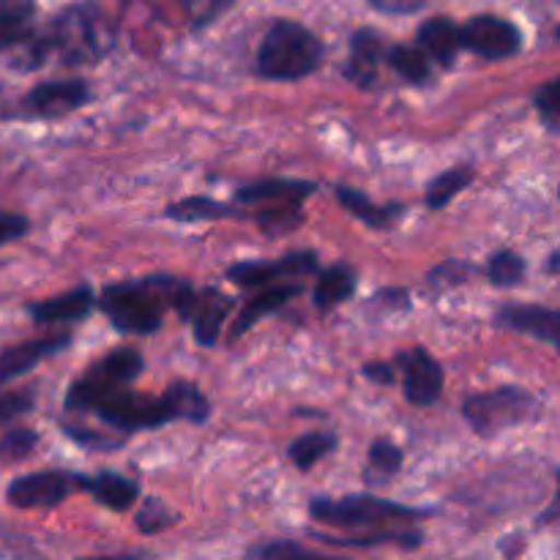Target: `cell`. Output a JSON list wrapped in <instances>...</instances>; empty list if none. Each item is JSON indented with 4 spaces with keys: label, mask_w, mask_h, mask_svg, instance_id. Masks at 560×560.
Listing matches in <instances>:
<instances>
[{
    "label": "cell",
    "mask_w": 560,
    "mask_h": 560,
    "mask_svg": "<svg viewBox=\"0 0 560 560\" xmlns=\"http://www.w3.org/2000/svg\"><path fill=\"white\" fill-rule=\"evenodd\" d=\"M310 514L315 523L342 530L339 536L317 534V539L334 541L342 547H402L416 550L421 545V530L413 528V520L424 517L421 509L402 506V503L383 501L375 495H348L339 501L315 498L310 503Z\"/></svg>",
    "instance_id": "obj_1"
},
{
    "label": "cell",
    "mask_w": 560,
    "mask_h": 560,
    "mask_svg": "<svg viewBox=\"0 0 560 560\" xmlns=\"http://www.w3.org/2000/svg\"><path fill=\"white\" fill-rule=\"evenodd\" d=\"M191 284L175 277H145L137 282H118L102 290L98 306L118 331L153 334L164 320V312L178 310Z\"/></svg>",
    "instance_id": "obj_2"
},
{
    "label": "cell",
    "mask_w": 560,
    "mask_h": 560,
    "mask_svg": "<svg viewBox=\"0 0 560 560\" xmlns=\"http://www.w3.org/2000/svg\"><path fill=\"white\" fill-rule=\"evenodd\" d=\"M31 66L58 58L63 66H91L113 47V27L93 5H71L55 16L42 38H31Z\"/></svg>",
    "instance_id": "obj_3"
},
{
    "label": "cell",
    "mask_w": 560,
    "mask_h": 560,
    "mask_svg": "<svg viewBox=\"0 0 560 560\" xmlns=\"http://www.w3.org/2000/svg\"><path fill=\"white\" fill-rule=\"evenodd\" d=\"M323 44L299 22H277L266 33L257 52V71L268 80L293 82L310 77L320 66Z\"/></svg>",
    "instance_id": "obj_4"
},
{
    "label": "cell",
    "mask_w": 560,
    "mask_h": 560,
    "mask_svg": "<svg viewBox=\"0 0 560 560\" xmlns=\"http://www.w3.org/2000/svg\"><path fill=\"white\" fill-rule=\"evenodd\" d=\"M465 421L479 432L481 438L501 435L503 430H512V427L528 424L541 416V402L528 394L525 388L506 386L498 388V392L476 394L465 402L463 408Z\"/></svg>",
    "instance_id": "obj_5"
},
{
    "label": "cell",
    "mask_w": 560,
    "mask_h": 560,
    "mask_svg": "<svg viewBox=\"0 0 560 560\" xmlns=\"http://www.w3.org/2000/svg\"><path fill=\"white\" fill-rule=\"evenodd\" d=\"M142 372V355L131 348H118L109 355H104L98 364L88 370L85 377L71 383L69 394H66V408L71 413H88L96 408L102 399L113 397L115 392L129 386L137 381Z\"/></svg>",
    "instance_id": "obj_6"
},
{
    "label": "cell",
    "mask_w": 560,
    "mask_h": 560,
    "mask_svg": "<svg viewBox=\"0 0 560 560\" xmlns=\"http://www.w3.org/2000/svg\"><path fill=\"white\" fill-rule=\"evenodd\" d=\"M93 413L102 421H107L109 427L126 432L137 430H153V427H162L167 421H175L170 413V405L164 397H145V394H135L129 388H120L113 397L102 399V402L93 408Z\"/></svg>",
    "instance_id": "obj_7"
},
{
    "label": "cell",
    "mask_w": 560,
    "mask_h": 560,
    "mask_svg": "<svg viewBox=\"0 0 560 560\" xmlns=\"http://www.w3.org/2000/svg\"><path fill=\"white\" fill-rule=\"evenodd\" d=\"M230 306H233V301H230L224 293H219V290L191 288L189 295L180 301V306L175 312H178L186 323H191V328H195V339L202 345V348H213L219 334H222L224 320H228L230 315Z\"/></svg>",
    "instance_id": "obj_8"
},
{
    "label": "cell",
    "mask_w": 560,
    "mask_h": 560,
    "mask_svg": "<svg viewBox=\"0 0 560 560\" xmlns=\"http://www.w3.org/2000/svg\"><path fill=\"white\" fill-rule=\"evenodd\" d=\"M459 47L487 60H501L520 49V31L501 16H474L468 25L459 27Z\"/></svg>",
    "instance_id": "obj_9"
},
{
    "label": "cell",
    "mask_w": 560,
    "mask_h": 560,
    "mask_svg": "<svg viewBox=\"0 0 560 560\" xmlns=\"http://www.w3.org/2000/svg\"><path fill=\"white\" fill-rule=\"evenodd\" d=\"M77 487V476L58 474V470H44L14 479L5 490L11 506L16 509H49L58 506L66 495Z\"/></svg>",
    "instance_id": "obj_10"
},
{
    "label": "cell",
    "mask_w": 560,
    "mask_h": 560,
    "mask_svg": "<svg viewBox=\"0 0 560 560\" xmlns=\"http://www.w3.org/2000/svg\"><path fill=\"white\" fill-rule=\"evenodd\" d=\"M317 271V255L315 252H293L284 255L277 262H260V260H246L238 266L228 268V279H233L241 288H266V284L277 282L284 277H306V273Z\"/></svg>",
    "instance_id": "obj_11"
},
{
    "label": "cell",
    "mask_w": 560,
    "mask_h": 560,
    "mask_svg": "<svg viewBox=\"0 0 560 560\" xmlns=\"http://www.w3.org/2000/svg\"><path fill=\"white\" fill-rule=\"evenodd\" d=\"M399 366L405 372V397L410 405H435L443 392V370L424 348L405 350L397 355Z\"/></svg>",
    "instance_id": "obj_12"
},
{
    "label": "cell",
    "mask_w": 560,
    "mask_h": 560,
    "mask_svg": "<svg viewBox=\"0 0 560 560\" xmlns=\"http://www.w3.org/2000/svg\"><path fill=\"white\" fill-rule=\"evenodd\" d=\"M88 102V85L82 80H63V82H44V85L33 88L25 96L22 107L27 115L36 118H55V115H66L71 109L82 107Z\"/></svg>",
    "instance_id": "obj_13"
},
{
    "label": "cell",
    "mask_w": 560,
    "mask_h": 560,
    "mask_svg": "<svg viewBox=\"0 0 560 560\" xmlns=\"http://www.w3.org/2000/svg\"><path fill=\"white\" fill-rule=\"evenodd\" d=\"M495 323L501 328L530 334V337L541 339V342L552 345V348L560 345V315L556 310H545V306L534 304H509L498 312Z\"/></svg>",
    "instance_id": "obj_14"
},
{
    "label": "cell",
    "mask_w": 560,
    "mask_h": 560,
    "mask_svg": "<svg viewBox=\"0 0 560 560\" xmlns=\"http://www.w3.org/2000/svg\"><path fill=\"white\" fill-rule=\"evenodd\" d=\"M69 342V334H55V337L33 339V342H22L16 345V348L3 350V353H0V383L25 375V372H31L38 361L49 359V355L63 350Z\"/></svg>",
    "instance_id": "obj_15"
},
{
    "label": "cell",
    "mask_w": 560,
    "mask_h": 560,
    "mask_svg": "<svg viewBox=\"0 0 560 560\" xmlns=\"http://www.w3.org/2000/svg\"><path fill=\"white\" fill-rule=\"evenodd\" d=\"M317 186L312 180H290V178H268L257 184L241 186V202H268V206H301L310 195H315Z\"/></svg>",
    "instance_id": "obj_16"
},
{
    "label": "cell",
    "mask_w": 560,
    "mask_h": 560,
    "mask_svg": "<svg viewBox=\"0 0 560 560\" xmlns=\"http://www.w3.org/2000/svg\"><path fill=\"white\" fill-rule=\"evenodd\" d=\"M93 306H96V295H93L91 288L82 284V288L69 290L63 295L31 304V317L36 323H71L82 320Z\"/></svg>",
    "instance_id": "obj_17"
},
{
    "label": "cell",
    "mask_w": 560,
    "mask_h": 560,
    "mask_svg": "<svg viewBox=\"0 0 560 560\" xmlns=\"http://www.w3.org/2000/svg\"><path fill=\"white\" fill-rule=\"evenodd\" d=\"M77 487L85 490L88 495L96 498L102 506L113 509V512H124V509H129L131 503L137 501V495H140V487H137L135 481L126 479V476L120 474H109V470L91 476V479H88V476H77Z\"/></svg>",
    "instance_id": "obj_18"
},
{
    "label": "cell",
    "mask_w": 560,
    "mask_h": 560,
    "mask_svg": "<svg viewBox=\"0 0 560 560\" xmlns=\"http://www.w3.org/2000/svg\"><path fill=\"white\" fill-rule=\"evenodd\" d=\"M383 55H386V47H383V38L377 36V33H355L353 47H350V60L348 66H345V74H348L355 85H372V80L377 77V69H381Z\"/></svg>",
    "instance_id": "obj_19"
},
{
    "label": "cell",
    "mask_w": 560,
    "mask_h": 560,
    "mask_svg": "<svg viewBox=\"0 0 560 560\" xmlns=\"http://www.w3.org/2000/svg\"><path fill=\"white\" fill-rule=\"evenodd\" d=\"M299 290H301V284H277V288H266L262 293H257L255 299H252L249 304L241 310L238 320H235L233 331H230V342H235V339L244 337V334L249 331V328L255 326L260 317H266V315H271V312L282 310V306L288 304L293 295H299Z\"/></svg>",
    "instance_id": "obj_20"
},
{
    "label": "cell",
    "mask_w": 560,
    "mask_h": 560,
    "mask_svg": "<svg viewBox=\"0 0 560 560\" xmlns=\"http://www.w3.org/2000/svg\"><path fill=\"white\" fill-rule=\"evenodd\" d=\"M419 49L441 66H452L459 49V27L446 16H438L421 25Z\"/></svg>",
    "instance_id": "obj_21"
},
{
    "label": "cell",
    "mask_w": 560,
    "mask_h": 560,
    "mask_svg": "<svg viewBox=\"0 0 560 560\" xmlns=\"http://www.w3.org/2000/svg\"><path fill=\"white\" fill-rule=\"evenodd\" d=\"M355 293V273L348 266H331L317 277L315 284V306L320 312L334 310L345 304Z\"/></svg>",
    "instance_id": "obj_22"
},
{
    "label": "cell",
    "mask_w": 560,
    "mask_h": 560,
    "mask_svg": "<svg viewBox=\"0 0 560 560\" xmlns=\"http://www.w3.org/2000/svg\"><path fill=\"white\" fill-rule=\"evenodd\" d=\"M164 399H167L173 419H186L195 421V424H202L208 419V413H211V405H208L206 394L195 383H173L164 392Z\"/></svg>",
    "instance_id": "obj_23"
},
{
    "label": "cell",
    "mask_w": 560,
    "mask_h": 560,
    "mask_svg": "<svg viewBox=\"0 0 560 560\" xmlns=\"http://www.w3.org/2000/svg\"><path fill=\"white\" fill-rule=\"evenodd\" d=\"M337 200L339 206L348 208L355 219H361V222L370 224V228H386L394 219V213L402 211L399 206H375L370 197L350 189V186H337Z\"/></svg>",
    "instance_id": "obj_24"
},
{
    "label": "cell",
    "mask_w": 560,
    "mask_h": 560,
    "mask_svg": "<svg viewBox=\"0 0 560 560\" xmlns=\"http://www.w3.org/2000/svg\"><path fill=\"white\" fill-rule=\"evenodd\" d=\"M164 213H167L170 219H178V222H206V219L241 217L238 208L228 206V202L211 200V197H186V200L167 206Z\"/></svg>",
    "instance_id": "obj_25"
},
{
    "label": "cell",
    "mask_w": 560,
    "mask_h": 560,
    "mask_svg": "<svg viewBox=\"0 0 560 560\" xmlns=\"http://www.w3.org/2000/svg\"><path fill=\"white\" fill-rule=\"evenodd\" d=\"M337 448V435H328V432H310V435L299 438V441L290 446V459L299 470H310L312 465L320 463L323 457Z\"/></svg>",
    "instance_id": "obj_26"
},
{
    "label": "cell",
    "mask_w": 560,
    "mask_h": 560,
    "mask_svg": "<svg viewBox=\"0 0 560 560\" xmlns=\"http://www.w3.org/2000/svg\"><path fill=\"white\" fill-rule=\"evenodd\" d=\"M474 180V173L468 167H454L446 173L438 175L430 186H427V206L430 208H443L465 189V186Z\"/></svg>",
    "instance_id": "obj_27"
},
{
    "label": "cell",
    "mask_w": 560,
    "mask_h": 560,
    "mask_svg": "<svg viewBox=\"0 0 560 560\" xmlns=\"http://www.w3.org/2000/svg\"><path fill=\"white\" fill-rule=\"evenodd\" d=\"M388 63L399 77H405L413 85H424L430 80V58L419 47H392Z\"/></svg>",
    "instance_id": "obj_28"
},
{
    "label": "cell",
    "mask_w": 560,
    "mask_h": 560,
    "mask_svg": "<svg viewBox=\"0 0 560 560\" xmlns=\"http://www.w3.org/2000/svg\"><path fill=\"white\" fill-rule=\"evenodd\" d=\"M402 468V452L392 441H375L370 448V463L364 476L370 481H388Z\"/></svg>",
    "instance_id": "obj_29"
},
{
    "label": "cell",
    "mask_w": 560,
    "mask_h": 560,
    "mask_svg": "<svg viewBox=\"0 0 560 560\" xmlns=\"http://www.w3.org/2000/svg\"><path fill=\"white\" fill-rule=\"evenodd\" d=\"M487 277H490V282L498 284V288H512V284L523 282L525 260L517 252H495V255L490 257V266H487Z\"/></svg>",
    "instance_id": "obj_30"
},
{
    "label": "cell",
    "mask_w": 560,
    "mask_h": 560,
    "mask_svg": "<svg viewBox=\"0 0 560 560\" xmlns=\"http://www.w3.org/2000/svg\"><path fill=\"white\" fill-rule=\"evenodd\" d=\"M246 560H342L323 556V552L306 550V547L295 545V541H268V545L252 547Z\"/></svg>",
    "instance_id": "obj_31"
},
{
    "label": "cell",
    "mask_w": 560,
    "mask_h": 560,
    "mask_svg": "<svg viewBox=\"0 0 560 560\" xmlns=\"http://www.w3.org/2000/svg\"><path fill=\"white\" fill-rule=\"evenodd\" d=\"M175 520H178V514H175L167 503H162L159 498H148V501L142 503L140 514H137V528H140V534L151 536L170 528V525H175Z\"/></svg>",
    "instance_id": "obj_32"
},
{
    "label": "cell",
    "mask_w": 560,
    "mask_h": 560,
    "mask_svg": "<svg viewBox=\"0 0 560 560\" xmlns=\"http://www.w3.org/2000/svg\"><path fill=\"white\" fill-rule=\"evenodd\" d=\"M257 222L268 235L288 233L301 224V206H271L257 213Z\"/></svg>",
    "instance_id": "obj_33"
},
{
    "label": "cell",
    "mask_w": 560,
    "mask_h": 560,
    "mask_svg": "<svg viewBox=\"0 0 560 560\" xmlns=\"http://www.w3.org/2000/svg\"><path fill=\"white\" fill-rule=\"evenodd\" d=\"M38 435L33 430H11L5 435H0V459L5 463H16V459H25L27 454L36 448Z\"/></svg>",
    "instance_id": "obj_34"
},
{
    "label": "cell",
    "mask_w": 560,
    "mask_h": 560,
    "mask_svg": "<svg viewBox=\"0 0 560 560\" xmlns=\"http://www.w3.org/2000/svg\"><path fill=\"white\" fill-rule=\"evenodd\" d=\"M33 38L31 16H5L0 14V52L22 47Z\"/></svg>",
    "instance_id": "obj_35"
},
{
    "label": "cell",
    "mask_w": 560,
    "mask_h": 560,
    "mask_svg": "<svg viewBox=\"0 0 560 560\" xmlns=\"http://www.w3.org/2000/svg\"><path fill=\"white\" fill-rule=\"evenodd\" d=\"M178 3L195 25H206V22L217 20L233 0H178Z\"/></svg>",
    "instance_id": "obj_36"
},
{
    "label": "cell",
    "mask_w": 560,
    "mask_h": 560,
    "mask_svg": "<svg viewBox=\"0 0 560 560\" xmlns=\"http://www.w3.org/2000/svg\"><path fill=\"white\" fill-rule=\"evenodd\" d=\"M536 107H539V115L547 124V129L558 131V80H550L547 85L539 88V93H536Z\"/></svg>",
    "instance_id": "obj_37"
},
{
    "label": "cell",
    "mask_w": 560,
    "mask_h": 560,
    "mask_svg": "<svg viewBox=\"0 0 560 560\" xmlns=\"http://www.w3.org/2000/svg\"><path fill=\"white\" fill-rule=\"evenodd\" d=\"M31 405H33V397L27 392L3 394V397H0V424H3V421H11L14 416L27 413Z\"/></svg>",
    "instance_id": "obj_38"
},
{
    "label": "cell",
    "mask_w": 560,
    "mask_h": 560,
    "mask_svg": "<svg viewBox=\"0 0 560 560\" xmlns=\"http://www.w3.org/2000/svg\"><path fill=\"white\" fill-rule=\"evenodd\" d=\"M27 219L22 213H11V211H0V246L11 244V241L22 238L27 233Z\"/></svg>",
    "instance_id": "obj_39"
},
{
    "label": "cell",
    "mask_w": 560,
    "mask_h": 560,
    "mask_svg": "<svg viewBox=\"0 0 560 560\" xmlns=\"http://www.w3.org/2000/svg\"><path fill=\"white\" fill-rule=\"evenodd\" d=\"M370 3L381 11H388V14H408V11L421 9L424 0H370Z\"/></svg>",
    "instance_id": "obj_40"
},
{
    "label": "cell",
    "mask_w": 560,
    "mask_h": 560,
    "mask_svg": "<svg viewBox=\"0 0 560 560\" xmlns=\"http://www.w3.org/2000/svg\"><path fill=\"white\" fill-rule=\"evenodd\" d=\"M361 372H364V377H370L372 383H381V386H386V383L394 381V366L381 364V361H377V364H366Z\"/></svg>",
    "instance_id": "obj_41"
},
{
    "label": "cell",
    "mask_w": 560,
    "mask_h": 560,
    "mask_svg": "<svg viewBox=\"0 0 560 560\" xmlns=\"http://www.w3.org/2000/svg\"><path fill=\"white\" fill-rule=\"evenodd\" d=\"M0 14L5 16H31L33 0H0Z\"/></svg>",
    "instance_id": "obj_42"
},
{
    "label": "cell",
    "mask_w": 560,
    "mask_h": 560,
    "mask_svg": "<svg viewBox=\"0 0 560 560\" xmlns=\"http://www.w3.org/2000/svg\"><path fill=\"white\" fill-rule=\"evenodd\" d=\"M91 560H142L140 556H115V558H91Z\"/></svg>",
    "instance_id": "obj_43"
}]
</instances>
